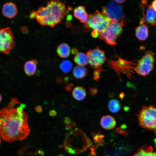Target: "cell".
I'll return each instance as SVG.
<instances>
[{
    "instance_id": "cell-1",
    "label": "cell",
    "mask_w": 156,
    "mask_h": 156,
    "mask_svg": "<svg viewBox=\"0 0 156 156\" xmlns=\"http://www.w3.org/2000/svg\"><path fill=\"white\" fill-rule=\"evenodd\" d=\"M25 106L14 97L0 110V138L3 141H22L29 135L28 115L24 109Z\"/></svg>"
},
{
    "instance_id": "cell-2",
    "label": "cell",
    "mask_w": 156,
    "mask_h": 156,
    "mask_svg": "<svg viewBox=\"0 0 156 156\" xmlns=\"http://www.w3.org/2000/svg\"><path fill=\"white\" fill-rule=\"evenodd\" d=\"M66 13L64 3L59 0H51L47 1L45 6L32 11L29 17L35 18L41 25L53 27L61 22Z\"/></svg>"
},
{
    "instance_id": "cell-3",
    "label": "cell",
    "mask_w": 156,
    "mask_h": 156,
    "mask_svg": "<svg viewBox=\"0 0 156 156\" xmlns=\"http://www.w3.org/2000/svg\"><path fill=\"white\" fill-rule=\"evenodd\" d=\"M155 107L152 105L142 107L138 115L140 125L144 128L155 132L156 123Z\"/></svg>"
},
{
    "instance_id": "cell-4",
    "label": "cell",
    "mask_w": 156,
    "mask_h": 156,
    "mask_svg": "<svg viewBox=\"0 0 156 156\" xmlns=\"http://www.w3.org/2000/svg\"><path fill=\"white\" fill-rule=\"evenodd\" d=\"M110 23L108 18L102 12L96 10L92 14L89 15L86 27L99 34L103 32Z\"/></svg>"
},
{
    "instance_id": "cell-5",
    "label": "cell",
    "mask_w": 156,
    "mask_h": 156,
    "mask_svg": "<svg viewBox=\"0 0 156 156\" xmlns=\"http://www.w3.org/2000/svg\"><path fill=\"white\" fill-rule=\"evenodd\" d=\"M124 20L120 22H111L105 30L99 34L100 39L107 44L113 45L116 44V39L122 32Z\"/></svg>"
},
{
    "instance_id": "cell-6",
    "label": "cell",
    "mask_w": 156,
    "mask_h": 156,
    "mask_svg": "<svg viewBox=\"0 0 156 156\" xmlns=\"http://www.w3.org/2000/svg\"><path fill=\"white\" fill-rule=\"evenodd\" d=\"M154 53L151 51L146 52L139 60L134 70L138 74L143 76L148 75L153 70L155 58Z\"/></svg>"
},
{
    "instance_id": "cell-7",
    "label": "cell",
    "mask_w": 156,
    "mask_h": 156,
    "mask_svg": "<svg viewBox=\"0 0 156 156\" xmlns=\"http://www.w3.org/2000/svg\"><path fill=\"white\" fill-rule=\"evenodd\" d=\"M13 33L9 27L0 29V52L8 54L15 46Z\"/></svg>"
},
{
    "instance_id": "cell-8",
    "label": "cell",
    "mask_w": 156,
    "mask_h": 156,
    "mask_svg": "<svg viewBox=\"0 0 156 156\" xmlns=\"http://www.w3.org/2000/svg\"><path fill=\"white\" fill-rule=\"evenodd\" d=\"M120 4L112 1L103 8L102 12L108 18L110 23L120 22L124 20L123 12Z\"/></svg>"
},
{
    "instance_id": "cell-9",
    "label": "cell",
    "mask_w": 156,
    "mask_h": 156,
    "mask_svg": "<svg viewBox=\"0 0 156 156\" xmlns=\"http://www.w3.org/2000/svg\"><path fill=\"white\" fill-rule=\"evenodd\" d=\"M88 63L94 69L102 68L101 66L105 63L106 58L104 52L97 47L89 50L86 53Z\"/></svg>"
},
{
    "instance_id": "cell-10",
    "label": "cell",
    "mask_w": 156,
    "mask_h": 156,
    "mask_svg": "<svg viewBox=\"0 0 156 156\" xmlns=\"http://www.w3.org/2000/svg\"><path fill=\"white\" fill-rule=\"evenodd\" d=\"M2 12L4 16L12 18L16 15L17 9L16 5L14 3L11 2H7L3 5Z\"/></svg>"
},
{
    "instance_id": "cell-11",
    "label": "cell",
    "mask_w": 156,
    "mask_h": 156,
    "mask_svg": "<svg viewBox=\"0 0 156 156\" xmlns=\"http://www.w3.org/2000/svg\"><path fill=\"white\" fill-rule=\"evenodd\" d=\"M135 35L137 38L140 40H146L148 35V26L146 24L141 23L135 29Z\"/></svg>"
},
{
    "instance_id": "cell-12",
    "label": "cell",
    "mask_w": 156,
    "mask_h": 156,
    "mask_svg": "<svg viewBox=\"0 0 156 156\" xmlns=\"http://www.w3.org/2000/svg\"><path fill=\"white\" fill-rule=\"evenodd\" d=\"M74 15L81 23L85 24L87 22L89 16L85 7L82 6H79L74 9Z\"/></svg>"
},
{
    "instance_id": "cell-13",
    "label": "cell",
    "mask_w": 156,
    "mask_h": 156,
    "mask_svg": "<svg viewBox=\"0 0 156 156\" xmlns=\"http://www.w3.org/2000/svg\"><path fill=\"white\" fill-rule=\"evenodd\" d=\"M101 126L106 129H113L116 125L115 120L112 116L107 115L103 116L100 121Z\"/></svg>"
},
{
    "instance_id": "cell-14",
    "label": "cell",
    "mask_w": 156,
    "mask_h": 156,
    "mask_svg": "<svg viewBox=\"0 0 156 156\" xmlns=\"http://www.w3.org/2000/svg\"><path fill=\"white\" fill-rule=\"evenodd\" d=\"M37 64V61L34 60L26 62L24 66V70L26 74L28 76L34 75L36 72Z\"/></svg>"
},
{
    "instance_id": "cell-15",
    "label": "cell",
    "mask_w": 156,
    "mask_h": 156,
    "mask_svg": "<svg viewBox=\"0 0 156 156\" xmlns=\"http://www.w3.org/2000/svg\"><path fill=\"white\" fill-rule=\"evenodd\" d=\"M147 22L152 25H155L156 23V10L150 5L148 7L145 17Z\"/></svg>"
},
{
    "instance_id": "cell-16",
    "label": "cell",
    "mask_w": 156,
    "mask_h": 156,
    "mask_svg": "<svg viewBox=\"0 0 156 156\" xmlns=\"http://www.w3.org/2000/svg\"><path fill=\"white\" fill-rule=\"evenodd\" d=\"M70 52V48L66 43H62L57 47V52L61 57L65 58L68 57L69 55Z\"/></svg>"
},
{
    "instance_id": "cell-17",
    "label": "cell",
    "mask_w": 156,
    "mask_h": 156,
    "mask_svg": "<svg viewBox=\"0 0 156 156\" xmlns=\"http://www.w3.org/2000/svg\"><path fill=\"white\" fill-rule=\"evenodd\" d=\"M155 152H153V149L151 146H144L140 148L133 155L131 156H156Z\"/></svg>"
},
{
    "instance_id": "cell-18",
    "label": "cell",
    "mask_w": 156,
    "mask_h": 156,
    "mask_svg": "<svg viewBox=\"0 0 156 156\" xmlns=\"http://www.w3.org/2000/svg\"><path fill=\"white\" fill-rule=\"evenodd\" d=\"M88 70L85 67L77 65L75 66L73 70L74 77L77 79H81L85 77L88 73Z\"/></svg>"
},
{
    "instance_id": "cell-19",
    "label": "cell",
    "mask_w": 156,
    "mask_h": 156,
    "mask_svg": "<svg viewBox=\"0 0 156 156\" xmlns=\"http://www.w3.org/2000/svg\"><path fill=\"white\" fill-rule=\"evenodd\" d=\"M72 94L74 98L78 101H81L83 99L86 95L85 89L81 86L75 87L73 89Z\"/></svg>"
},
{
    "instance_id": "cell-20",
    "label": "cell",
    "mask_w": 156,
    "mask_h": 156,
    "mask_svg": "<svg viewBox=\"0 0 156 156\" xmlns=\"http://www.w3.org/2000/svg\"><path fill=\"white\" fill-rule=\"evenodd\" d=\"M74 61L77 64L80 66H83L88 63V59L86 54L82 52L76 54Z\"/></svg>"
},
{
    "instance_id": "cell-21",
    "label": "cell",
    "mask_w": 156,
    "mask_h": 156,
    "mask_svg": "<svg viewBox=\"0 0 156 156\" xmlns=\"http://www.w3.org/2000/svg\"><path fill=\"white\" fill-rule=\"evenodd\" d=\"M121 105L117 100L113 99L110 100L108 103V108L109 111L113 113H116L120 110Z\"/></svg>"
},
{
    "instance_id": "cell-22",
    "label": "cell",
    "mask_w": 156,
    "mask_h": 156,
    "mask_svg": "<svg viewBox=\"0 0 156 156\" xmlns=\"http://www.w3.org/2000/svg\"><path fill=\"white\" fill-rule=\"evenodd\" d=\"M61 70L64 73H69L73 68L72 63L69 60H66L62 61L60 65Z\"/></svg>"
},
{
    "instance_id": "cell-23",
    "label": "cell",
    "mask_w": 156,
    "mask_h": 156,
    "mask_svg": "<svg viewBox=\"0 0 156 156\" xmlns=\"http://www.w3.org/2000/svg\"><path fill=\"white\" fill-rule=\"evenodd\" d=\"M103 71L102 68L94 69L93 76V79L96 81H98L100 77L101 73Z\"/></svg>"
},
{
    "instance_id": "cell-24",
    "label": "cell",
    "mask_w": 156,
    "mask_h": 156,
    "mask_svg": "<svg viewBox=\"0 0 156 156\" xmlns=\"http://www.w3.org/2000/svg\"><path fill=\"white\" fill-rule=\"evenodd\" d=\"M104 137L103 135H102L97 134L94 137V142L98 144V143L103 142V139Z\"/></svg>"
},
{
    "instance_id": "cell-25",
    "label": "cell",
    "mask_w": 156,
    "mask_h": 156,
    "mask_svg": "<svg viewBox=\"0 0 156 156\" xmlns=\"http://www.w3.org/2000/svg\"><path fill=\"white\" fill-rule=\"evenodd\" d=\"M98 92V90L96 87L91 88L90 90V94L94 96Z\"/></svg>"
},
{
    "instance_id": "cell-26",
    "label": "cell",
    "mask_w": 156,
    "mask_h": 156,
    "mask_svg": "<svg viewBox=\"0 0 156 156\" xmlns=\"http://www.w3.org/2000/svg\"><path fill=\"white\" fill-rule=\"evenodd\" d=\"M57 112L54 110H51L49 112L50 116L52 117H54L57 115Z\"/></svg>"
},
{
    "instance_id": "cell-27",
    "label": "cell",
    "mask_w": 156,
    "mask_h": 156,
    "mask_svg": "<svg viewBox=\"0 0 156 156\" xmlns=\"http://www.w3.org/2000/svg\"><path fill=\"white\" fill-rule=\"evenodd\" d=\"M35 109L36 112L39 113L41 112L42 111V108L40 105L37 106L36 107Z\"/></svg>"
},
{
    "instance_id": "cell-28",
    "label": "cell",
    "mask_w": 156,
    "mask_h": 156,
    "mask_svg": "<svg viewBox=\"0 0 156 156\" xmlns=\"http://www.w3.org/2000/svg\"><path fill=\"white\" fill-rule=\"evenodd\" d=\"M64 122L66 124H69L71 123V120L69 117H66L64 118Z\"/></svg>"
},
{
    "instance_id": "cell-29",
    "label": "cell",
    "mask_w": 156,
    "mask_h": 156,
    "mask_svg": "<svg viewBox=\"0 0 156 156\" xmlns=\"http://www.w3.org/2000/svg\"><path fill=\"white\" fill-rule=\"evenodd\" d=\"M153 8L156 10V0L153 1L151 4Z\"/></svg>"
},
{
    "instance_id": "cell-30",
    "label": "cell",
    "mask_w": 156,
    "mask_h": 156,
    "mask_svg": "<svg viewBox=\"0 0 156 156\" xmlns=\"http://www.w3.org/2000/svg\"><path fill=\"white\" fill-rule=\"evenodd\" d=\"M71 128V127L70 124H66V126L65 129L66 130H69Z\"/></svg>"
},
{
    "instance_id": "cell-31",
    "label": "cell",
    "mask_w": 156,
    "mask_h": 156,
    "mask_svg": "<svg viewBox=\"0 0 156 156\" xmlns=\"http://www.w3.org/2000/svg\"><path fill=\"white\" fill-rule=\"evenodd\" d=\"M125 0H114V1L117 3H118L120 4L121 3H123L124 2H125Z\"/></svg>"
},
{
    "instance_id": "cell-32",
    "label": "cell",
    "mask_w": 156,
    "mask_h": 156,
    "mask_svg": "<svg viewBox=\"0 0 156 156\" xmlns=\"http://www.w3.org/2000/svg\"><path fill=\"white\" fill-rule=\"evenodd\" d=\"M70 85L67 86L66 87V89L68 91H69L71 90V87Z\"/></svg>"
},
{
    "instance_id": "cell-33",
    "label": "cell",
    "mask_w": 156,
    "mask_h": 156,
    "mask_svg": "<svg viewBox=\"0 0 156 156\" xmlns=\"http://www.w3.org/2000/svg\"><path fill=\"white\" fill-rule=\"evenodd\" d=\"M71 125L73 126H75V122H73L72 123V124H71Z\"/></svg>"
},
{
    "instance_id": "cell-34",
    "label": "cell",
    "mask_w": 156,
    "mask_h": 156,
    "mask_svg": "<svg viewBox=\"0 0 156 156\" xmlns=\"http://www.w3.org/2000/svg\"><path fill=\"white\" fill-rule=\"evenodd\" d=\"M2 97H1V94H0V103H1V102L2 100Z\"/></svg>"
},
{
    "instance_id": "cell-35",
    "label": "cell",
    "mask_w": 156,
    "mask_h": 156,
    "mask_svg": "<svg viewBox=\"0 0 156 156\" xmlns=\"http://www.w3.org/2000/svg\"><path fill=\"white\" fill-rule=\"evenodd\" d=\"M58 156H64V155H59Z\"/></svg>"
},
{
    "instance_id": "cell-36",
    "label": "cell",
    "mask_w": 156,
    "mask_h": 156,
    "mask_svg": "<svg viewBox=\"0 0 156 156\" xmlns=\"http://www.w3.org/2000/svg\"><path fill=\"white\" fill-rule=\"evenodd\" d=\"M1 143V138H0V145Z\"/></svg>"
}]
</instances>
